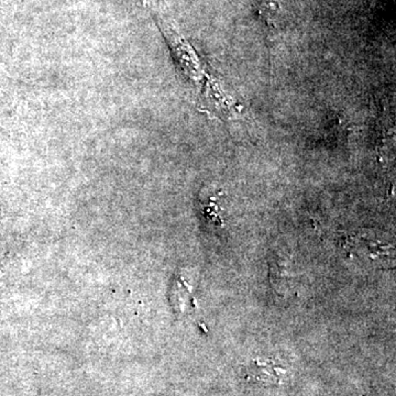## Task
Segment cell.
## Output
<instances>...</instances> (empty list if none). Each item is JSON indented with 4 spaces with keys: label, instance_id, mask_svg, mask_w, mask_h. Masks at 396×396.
Here are the masks:
<instances>
[{
    "label": "cell",
    "instance_id": "cell-1",
    "mask_svg": "<svg viewBox=\"0 0 396 396\" xmlns=\"http://www.w3.org/2000/svg\"><path fill=\"white\" fill-rule=\"evenodd\" d=\"M259 12L266 21H275L279 12V0H262Z\"/></svg>",
    "mask_w": 396,
    "mask_h": 396
}]
</instances>
